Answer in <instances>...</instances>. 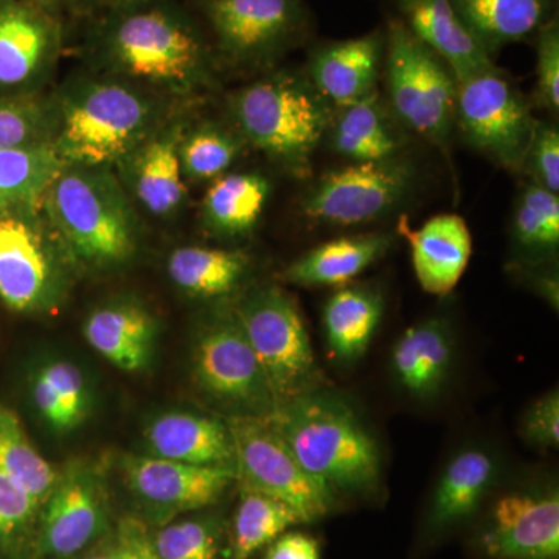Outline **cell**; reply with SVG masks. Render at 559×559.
<instances>
[{"instance_id":"13","label":"cell","mask_w":559,"mask_h":559,"mask_svg":"<svg viewBox=\"0 0 559 559\" xmlns=\"http://www.w3.org/2000/svg\"><path fill=\"white\" fill-rule=\"evenodd\" d=\"M109 500L94 466L75 463L60 473L40 510L36 558L68 559L108 535Z\"/></svg>"},{"instance_id":"34","label":"cell","mask_w":559,"mask_h":559,"mask_svg":"<svg viewBox=\"0 0 559 559\" xmlns=\"http://www.w3.org/2000/svg\"><path fill=\"white\" fill-rule=\"evenodd\" d=\"M511 237L514 248L527 263H543L557 257L559 249V197L530 182L514 207Z\"/></svg>"},{"instance_id":"37","label":"cell","mask_w":559,"mask_h":559,"mask_svg":"<svg viewBox=\"0 0 559 559\" xmlns=\"http://www.w3.org/2000/svg\"><path fill=\"white\" fill-rule=\"evenodd\" d=\"M242 142L219 127H202L180 140L179 157L183 176L194 180L215 179L229 170L240 154Z\"/></svg>"},{"instance_id":"27","label":"cell","mask_w":559,"mask_h":559,"mask_svg":"<svg viewBox=\"0 0 559 559\" xmlns=\"http://www.w3.org/2000/svg\"><path fill=\"white\" fill-rule=\"evenodd\" d=\"M496 462L488 452L460 451L448 463L430 503L428 525L433 532L454 527L473 516L496 477Z\"/></svg>"},{"instance_id":"44","label":"cell","mask_w":559,"mask_h":559,"mask_svg":"<svg viewBox=\"0 0 559 559\" xmlns=\"http://www.w3.org/2000/svg\"><path fill=\"white\" fill-rule=\"evenodd\" d=\"M114 559H160L145 522L139 518H123L112 535Z\"/></svg>"},{"instance_id":"41","label":"cell","mask_w":559,"mask_h":559,"mask_svg":"<svg viewBox=\"0 0 559 559\" xmlns=\"http://www.w3.org/2000/svg\"><path fill=\"white\" fill-rule=\"evenodd\" d=\"M522 171H527L536 186L558 194L559 131L557 124L535 121Z\"/></svg>"},{"instance_id":"48","label":"cell","mask_w":559,"mask_h":559,"mask_svg":"<svg viewBox=\"0 0 559 559\" xmlns=\"http://www.w3.org/2000/svg\"><path fill=\"white\" fill-rule=\"evenodd\" d=\"M27 2L46 11V13L51 14L57 20H60L61 11H64L66 7H68V0H27Z\"/></svg>"},{"instance_id":"47","label":"cell","mask_w":559,"mask_h":559,"mask_svg":"<svg viewBox=\"0 0 559 559\" xmlns=\"http://www.w3.org/2000/svg\"><path fill=\"white\" fill-rule=\"evenodd\" d=\"M68 559H114L112 536H105V538L95 543L94 546H91L90 549Z\"/></svg>"},{"instance_id":"12","label":"cell","mask_w":559,"mask_h":559,"mask_svg":"<svg viewBox=\"0 0 559 559\" xmlns=\"http://www.w3.org/2000/svg\"><path fill=\"white\" fill-rule=\"evenodd\" d=\"M455 121L469 145L507 170L522 171L536 120L498 68L457 81Z\"/></svg>"},{"instance_id":"24","label":"cell","mask_w":559,"mask_h":559,"mask_svg":"<svg viewBox=\"0 0 559 559\" xmlns=\"http://www.w3.org/2000/svg\"><path fill=\"white\" fill-rule=\"evenodd\" d=\"M392 234H362L316 246L283 272V278L304 288L345 286L358 278L392 248Z\"/></svg>"},{"instance_id":"23","label":"cell","mask_w":559,"mask_h":559,"mask_svg":"<svg viewBox=\"0 0 559 559\" xmlns=\"http://www.w3.org/2000/svg\"><path fill=\"white\" fill-rule=\"evenodd\" d=\"M180 140L179 131H164L143 140L123 160L135 200L153 215L170 216L186 201Z\"/></svg>"},{"instance_id":"42","label":"cell","mask_w":559,"mask_h":559,"mask_svg":"<svg viewBox=\"0 0 559 559\" xmlns=\"http://www.w3.org/2000/svg\"><path fill=\"white\" fill-rule=\"evenodd\" d=\"M536 90L551 114L559 110V22L550 17L536 33Z\"/></svg>"},{"instance_id":"4","label":"cell","mask_w":559,"mask_h":559,"mask_svg":"<svg viewBox=\"0 0 559 559\" xmlns=\"http://www.w3.org/2000/svg\"><path fill=\"white\" fill-rule=\"evenodd\" d=\"M231 114L242 138L296 176L311 171L331 123L329 102L311 81L286 72L238 92Z\"/></svg>"},{"instance_id":"2","label":"cell","mask_w":559,"mask_h":559,"mask_svg":"<svg viewBox=\"0 0 559 559\" xmlns=\"http://www.w3.org/2000/svg\"><path fill=\"white\" fill-rule=\"evenodd\" d=\"M271 419L305 473L333 495L380 488V447L341 396L316 390L277 407Z\"/></svg>"},{"instance_id":"31","label":"cell","mask_w":559,"mask_h":559,"mask_svg":"<svg viewBox=\"0 0 559 559\" xmlns=\"http://www.w3.org/2000/svg\"><path fill=\"white\" fill-rule=\"evenodd\" d=\"M270 191V180L255 173L219 176L202 202L205 226L224 237L249 234L263 215Z\"/></svg>"},{"instance_id":"20","label":"cell","mask_w":559,"mask_h":559,"mask_svg":"<svg viewBox=\"0 0 559 559\" xmlns=\"http://www.w3.org/2000/svg\"><path fill=\"white\" fill-rule=\"evenodd\" d=\"M399 20L462 81L496 69L491 55L462 21L451 0H393Z\"/></svg>"},{"instance_id":"45","label":"cell","mask_w":559,"mask_h":559,"mask_svg":"<svg viewBox=\"0 0 559 559\" xmlns=\"http://www.w3.org/2000/svg\"><path fill=\"white\" fill-rule=\"evenodd\" d=\"M264 559H320L318 540L299 532H285L272 540Z\"/></svg>"},{"instance_id":"14","label":"cell","mask_w":559,"mask_h":559,"mask_svg":"<svg viewBox=\"0 0 559 559\" xmlns=\"http://www.w3.org/2000/svg\"><path fill=\"white\" fill-rule=\"evenodd\" d=\"M480 547L492 559H559L557 487L522 489L496 500Z\"/></svg>"},{"instance_id":"25","label":"cell","mask_w":559,"mask_h":559,"mask_svg":"<svg viewBox=\"0 0 559 559\" xmlns=\"http://www.w3.org/2000/svg\"><path fill=\"white\" fill-rule=\"evenodd\" d=\"M156 334L153 316L131 301L105 305L84 322V337L91 347L124 371L145 369Z\"/></svg>"},{"instance_id":"5","label":"cell","mask_w":559,"mask_h":559,"mask_svg":"<svg viewBox=\"0 0 559 559\" xmlns=\"http://www.w3.org/2000/svg\"><path fill=\"white\" fill-rule=\"evenodd\" d=\"M43 205L70 250L86 263L114 266L134 253V215L106 168L64 165Z\"/></svg>"},{"instance_id":"30","label":"cell","mask_w":559,"mask_h":559,"mask_svg":"<svg viewBox=\"0 0 559 559\" xmlns=\"http://www.w3.org/2000/svg\"><path fill=\"white\" fill-rule=\"evenodd\" d=\"M62 167L53 142L0 150V216L43 204Z\"/></svg>"},{"instance_id":"22","label":"cell","mask_w":559,"mask_h":559,"mask_svg":"<svg viewBox=\"0 0 559 559\" xmlns=\"http://www.w3.org/2000/svg\"><path fill=\"white\" fill-rule=\"evenodd\" d=\"M454 344L450 326L429 319L411 326L395 342L390 356L393 380L414 399L429 400L447 384Z\"/></svg>"},{"instance_id":"28","label":"cell","mask_w":559,"mask_h":559,"mask_svg":"<svg viewBox=\"0 0 559 559\" xmlns=\"http://www.w3.org/2000/svg\"><path fill=\"white\" fill-rule=\"evenodd\" d=\"M384 300L380 290L367 286H342L323 308L326 344L344 362L359 359L380 326Z\"/></svg>"},{"instance_id":"3","label":"cell","mask_w":559,"mask_h":559,"mask_svg":"<svg viewBox=\"0 0 559 559\" xmlns=\"http://www.w3.org/2000/svg\"><path fill=\"white\" fill-rule=\"evenodd\" d=\"M66 95L55 124V148L64 165L106 168L123 162L150 138L148 98L116 76L84 79Z\"/></svg>"},{"instance_id":"7","label":"cell","mask_w":559,"mask_h":559,"mask_svg":"<svg viewBox=\"0 0 559 559\" xmlns=\"http://www.w3.org/2000/svg\"><path fill=\"white\" fill-rule=\"evenodd\" d=\"M384 31L382 66L393 116L407 130L447 148L457 102L454 73L399 17H392Z\"/></svg>"},{"instance_id":"32","label":"cell","mask_w":559,"mask_h":559,"mask_svg":"<svg viewBox=\"0 0 559 559\" xmlns=\"http://www.w3.org/2000/svg\"><path fill=\"white\" fill-rule=\"evenodd\" d=\"M32 400L40 418L57 432H70L90 417L92 393L83 370L68 359L44 364L32 382Z\"/></svg>"},{"instance_id":"16","label":"cell","mask_w":559,"mask_h":559,"mask_svg":"<svg viewBox=\"0 0 559 559\" xmlns=\"http://www.w3.org/2000/svg\"><path fill=\"white\" fill-rule=\"evenodd\" d=\"M58 271L38 224L24 210L0 216V299L14 311L53 300Z\"/></svg>"},{"instance_id":"10","label":"cell","mask_w":559,"mask_h":559,"mask_svg":"<svg viewBox=\"0 0 559 559\" xmlns=\"http://www.w3.org/2000/svg\"><path fill=\"white\" fill-rule=\"evenodd\" d=\"M412 162L396 156L362 162L323 175L301 201L314 223L356 227L390 215L409 197L415 182Z\"/></svg>"},{"instance_id":"11","label":"cell","mask_w":559,"mask_h":559,"mask_svg":"<svg viewBox=\"0 0 559 559\" xmlns=\"http://www.w3.org/2000/svg\"><path fill=\"white\" fill-rule=\"evenodd\" d=\"M216 49L241 66L266 64L308 31L304 0H198Z\"/></svg>"},{"instance_id":"43","label":"cell","mask_w":559,"mask_h":559,"mask_svg":"<svg viewBox=\"0 0 559 559\" xmlns=\"http://www.w3.org/2000/svg\"><path fill=\"white\" fill-rule=\"evenodd\" d=\"M522 437L530 447L555 450L559 443V395L551 390L530 406L522 419Z\"/></svg>"},{"instance_id":"8","label":"cell","mask_w":559,"mask_h":559,"mask_svg":"<svg viewBox=\"0 0 559 559\" xmlns=\"http://www.w3.org/2000/svg\"><path fill=\"white\" fill-rule=\"evenodd\" d=\"M226 423L234 443V468L242 489L288 503L304 524L330 513L333 492L305 473L271 415H231Z\"/></svg>"},{"instance_id":"15","label":"cell","mask_w":559,"mask_h":559,"mask_svg":"<svg viewBox=\"0 0 559 559\" xmlns=\"http://www.w3.org/2000/svg\"><path fill=\"white\" fill-rule=\"evenodd\" d=\"M124 473L140 506L159 522L212 506L237 480L230 466L189 465L153 455L128 459Z\"/></svg>"},{"instance_id":"38","label":"cell","mask_w":559,"mask_h":559,"mask_svg":"<svg viewBox=\"0 0 559 559\" xmlns=\"http://www.w3.org/2000/svg\"><path fill=\"white\" fill-rule=\"evenodd\" d=\"M43 507L0 471V554L16 557L35 551Z\"/></svg>"},{"instance_id":"39","label":"cell","mask_w":559,"mask_h":559,"mask_svg":"<svg viewBox=\"0 0 559 559\" xmlns=\"http://www.w3.org/2000/svg\"><path fill=\"white\" fill-rule=\"evenodd\" d=\"M154 546L160 559H219V525L205 518L171 522L154 535Z\"/></svg>"},{"instance_id":"35","label":"cell","mask_w":559,"mask_h":559,"mask_svg":"<svg viewBox=\"0 0 559 559\" xmlns=\"http://www.w3.org/2000/svg\"><path fill=\"white\" fill-rule=\"evenodd\" d=\"M297 524L304 522L288 503L261 492L242 489L240 506L235 511L231 525V559L252 557L261 547L270 546L272 540Z\"/></svg>"},{"instance_id":"33","label":"cell","mask_w":559,"mask_h":559,"mask_svg":"<svg viewBox=\"0 0 559 559\" xmlns=\"http://www.w3.org/2000/svg\"><path fill=\"white\" fill-rule=\"evenodd\" d=\"M248 267L245 253L201 246L176 249L168 259L173 283L202 299L229 296L240 286Z\"/></svg>"},{"instance_id":"26","label":"cell","mask_w":559,"mask_h":559,"mask_svg":"<svg viewBox=\"0 0 559 559\" xmlns=\"http://www.w3.org/2000/svg\"><path fill=\"white\" fill-rule=\"evenodd\" d=\"M489 55L536 35L554 17L551 0H451Z\"/></svg>"},{"instance_id":"19","label":"cell","mask_w":559,"mask_h":559,"mask_svg":"<svg viewBox=\"0 0 559 559\" xmlns=\"http://www.w3.org/2000/svg\"><path fill=\"white\" fill-rule=\"evenodd\" d=\"M399 234L409 242L412 266L419 286L433 296L452 293L465 274L473 252L466 221L455 213H444L414 230L406 216H401Z\"/></svg>"},{"instance_id":"18","label":"cell","mask_w":559,"mask_h":559,"mask_svg":"<svg viewBox=\"0 0 559 559\" xmlns=\"http://www.w3.org/2000/svg\"><path fill=\"white\" fill-rule=\"evenodd\" d=\"M384 53L381 28L359 38L320 44L311 51L308 80L326 102L344 108L378 92Z\"/></svg>"},{"instance_id":"21","label":"cell","mask_w":559,"mask_h":559,"mask_svg":"<svg viewBox=\"0 0 559 559\" xmlns=\"http://www.w3.org/2000/svg\"><path fill=\"white\" fill-rule=\"evenodd\" d=\"M153 457L198 466L234 468V443L226 421L193 412H170L154 419L145 432Z\"/></svg>"},{"instance_id":"9","label":"cell","mask_w":559,"mask_h":559,"mask_svg":"<svg viewBox=\"0 0 559 559\" xmlns=\"http://www.w3.org/2000/svg\"><path fill=\"white\" fill-rule=\"evenodd\" d=\"M193 374L202 392L231 415L270 417L277 409L259 359L237 316L221 308L194 341Z\"/></svg>"},{"instance_id":"17","label":"cell","mask_w":559,"mask_h":559,"mask_svg":"<svg viewBox=\"0 0 559 559\" xmlns=\"http://www.w3.org/2000/svg\"><path fill=\"white\" fill-rule=\"evenodd\" d=\"M61 22L27 2L0 0V92L40 83L57 62Z\"/></svg>"},{"instance_id":"40","label":"cell","mask_w":559,"mask_h":559,"mask_svg":"<svg viewBox=\"0 0 559 559\" xmlns=\"http://www.w3.org/2000/svg\"><path fill=\"white\" fill-rule=\"evenodd\" d=\"M51 123L43 103L0 95V150L51 142Z\"/></svg>"},{"instance_id":"1","label":"cell","mask_w":559,"mask_h":559,"mask_svg":"<svg viewBox=\"0 0 559 559\" xmlns=\"http://www.w3.org/2000/svg\"><path fill=\"white\" fill-rule=\"evenodd\" d=\"M91 21L95 55L123 79L173 91H187L209 79L207 40L173 0H128Z\"/></svg>"},{"instance_id":"36","label":"cell","mask_w":559,"mask_h":559,"mask_svg":"<svg viewBox=\"0 0 559 559\" xmlns=\"http://www.w3.org/2000/svg\"><path fill=\"white\" fill-rule=\"evenodd\" d=\"M0 471L20 484L40 507L60 477L33 447L17 415L3 406H0Z\"/></svg>"},{"instance_id":"46","label":"cell","mask_w":559,"mask_h":559,"mask_svg":"<svg viewBox=\"0 0 559 559\" xmlns=\"http://www.w3.org/2000/svg\"><path fill=\"white\" fill-rule=\"evenodd\" d=\"M124 2H128V0H68L66 10L75 14V16L90 17L91 20V17L98 16V14Z\"/></svg>"},{"instance_id":"6","label":"cell","mask_w":559,"mask_h":559,"mask_svg":"<svg viewBox=\"0 0 559 559\" xmlns=\"http://www.w3.org/2000/svg\"><path fill=\"white\" fill-rule=\"evenodd\" d=\"M255 353L277 407L325 389V377L308 334L299 305L277 285L246 290L231 307Z\"/></svg>"},{"instance_id":"29","label":"cell","mask_w":559,"mask_h":559,"mask_svg":"<svg viewBox=\"0 0 559 559\" xmlns=\"http://www.w3.org/2000/svg\"><path fill=\"white\" fill-rule=\"evenodd\" d=\"M331 123V146L345 159L362 164L400 156L401 140L382 108L378 92L340 108Z\"/></svg>"}]
</instances>
